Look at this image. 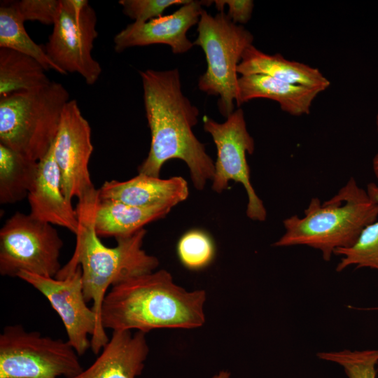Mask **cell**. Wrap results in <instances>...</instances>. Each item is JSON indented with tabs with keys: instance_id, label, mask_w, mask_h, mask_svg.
<instances>
[{
	"instance_id": "cell-1",
	"label": "cell",
	"mask_w": 378,
	"mask_h": 378,
	"mask_svg": "<svg viewBox=\"0 0 378 378\" xmlns=\"http://www.w3.org/2000/svg\"><path fill=\"white\" fill-rule=\"evenodd\" d=\"M139 74L151 143L139 174L160 177L166 162L179 159L189 168L195 188L203 190L214 178V162L193 133L199 110L183 94L178 70L146 69Z\"/></svg>"
},
{
	"instance_id": "cell-2",
	"label": "cell",
	"mask_w": 378,
	"mask_h": 378,
	"mask_svg": "<svg viewBox=\"0 0 378 378\" xmlns=\"http://www.w3.org/2000/svg\"><path fill=\"white\" fill-rule=\"evenodd\" d=\"M204 290L188 291L165 270L153 271L113 286L101 310L103 328L112 331L192 329L205 322Z\"/></svg>"
},
{
	"instance_id": "cell-3",
	"label": "cell",
	"mask_w": 378,
	"mask_h": 378,
	"mask_svg": "<svg viewBox=\"0 0 378 378\" xmlns=\"http://www.w3.org/2000/svg\"><path fill=\"white\" fill-rule=\"evenodd\" d=\"M378 219V202L351 177L330 199H311L304 216L283 221L285 232L274 246H307L330 261L335 250L352 246L361 231Z\"/></svg>"
},
{
	"instance_id": "cell-4",
	"label": "cell",
	"mask_w": 378,
	"mask_h": 378,
	"mask_svg": "<svg viewBox=\"0 0 378 378\" xmlns=\"http://www.w3.org/2000/svg\"><path fill=\"white\" fill-rule=\"evenodd\" d=\"M94 215L78 217L75 250L55 278L64 279L80 266L85 298L87 302H92V308L101 322L102 305L109 288L155 271L159 260L142 248L144 228L115 239L114 247L105 246L95 232Z\"/></svg>"
},
{
	"instance_id": "cell-5",
	"label": "cell",
	"mask_w": 378,
	"mask_h": 378,
	"mask_svg": "<svg viewBox=\"0 0 378 378\" xmlns=\"http://www.w3.org/2000/svg\"><path fill=\"white\" fill-rule=\"evenodd\" d=\"M69 94L60 83L0 97V144L38 162L52 147Z\"/></svg>"
},
{
	"instance_id": "cell-6",
	"label": "cell",
	"mask_w": 378,
	"mask_h": 378,
	"mask_svg": "<svg viewBox=\"0 0 378 378\" xmlns=\"http://www.w3.org/2000/svg\"><path fill=\"white\" fill-rule=\"evenodd\" d=\"M198 36L193 42L203 50L207 64L198 81L200 90L219 96L220 113L226 118L234 111L237 94V66L245 50L253 45V36L234 23L224 12L215 16L202 10L197 24Z\"/></svg>"
},
{
	"instance_id": "cell-7",
	"label": "cell",
	"mask_w": 378,
	"mask_h": 378,
	"mask_svg": "<svg viewBox=\"0 0 378 378\" xmlns=\"http://www.w3.org/2000/svg\"><path fill=\"white\" fill-rule=\"evenodd\" d=\"M78 356L67 340L9 325L0 335V378H72L84 370Z\"/></svg>"
},
{
	"instance_id": "cell-8",
	"label": "cell",
	"mask_w": 378,
	"mask_h": 378,
	"mask_svg": "<svg viewBox=\"0 0 378 378\" xmlns=\"http://www.w3.org/2000/svg\"><path fill=\"white\" fill-rule=\"evenodd\" d=\"M63 241L53 225L15 212L0 230V274L27 272L55 277L61 268Z\"/></svg>"
},
{
	"instance_id": "cell-9",
	"label": "cell",
	"mask_w": 378,
	"mask_h": 378,
	"mask_svg": "<svg viewBox=\"0 0 378 378\" xmlns=\"http://www.w3.org/2000/svg\"><path fill=\"white\" fill-rule=\"evenodd\" d=\"M52 149L65 197L71 202L77 197V214L94 212L99 193L88 168L94 149L91 127L76 99H70L63 110Z\"/></svg>"
},
{
	"instance_id": "cell-10",
	"label": "cell",
	"mask_w": 378,
	"mask_h": 378,
	"mask_svg": "<svg viewBox=\"0 0 378 378\" xmlns=\"http://www.w3.org/2000/svg\"><path fill=\"white\" fill-rule=\"evenodd\" d=\"M18 277L48 300L63 323L67 341L79 356L90 348L94 354L101 352L109 338L92 308L87 305L80 266L62 279L27 272H20Z\"/></svg>"
},
{
	"instance_id": "cell-11",
	"label": "cell",
	"mask_w": 378,
	"mask_h": 378,
	"mask_svg": "<svg viewBox=\"0 0 378 378\" xmlns=\"http://www.w3.org/2000/svg\"><path fill=\"white\" fill-rule=\"evenodd\" d=\"M97 15L87 0H60L58 15L44 49L66 74L77 73L88 85L99 79L102 67L92 51L98 36Z\"/></svg>"
},
{
	"instance_id": "cell-12",
	"label": "cell",
	"mask_w": 378,
	"mask_h": 378,
	"mask_svg": "<svg viewBox=\"0 0 378 378\" xmlns=\"http://www.w3.org/2000/svg\"><path fill=\"white\" fill-rule=\"evenodd\" d=\"M203 124L204 131L211 134L217 150L211 181L213 190L221 193L228 188L230 181L241 183L248 196L246 216L253 220H265L266 209L250 180L246 154L253 153L255 143L247 130L243 110L234 111L223 123L205 115Z\"/></svg>"
},
{
	"instance_id": "cell-13",
	"label": "cell",
	"mask_w": 378,
	"mask_h": 378,
	"mask_svg": "<svg viewBox=\"0 0 378 378\" xmlns=\"http://www.w3.org/2000/svg\"><path fill=\"white\" fill-rule=\"evenodd\" d=\"M213 1H192L183 5L175 12L154 18L145 23L132 22L119 31L113 38L114 50H125L152 44H165L174 54L188 52L194 46L187 38V31L198 24L204 10Z\"/></svg>"
},
{
	"instance_id": "cell-14",
	"label": "cell",
	"mask_w": 378,
	"mask_h": 378,
	"mask_svg": "<svg viewBox=\"0 0 378 378\" xmlns=\"http://www.w3.org/2000/svg\"><path fill=\"white\" fill-rule=\"evenodd\" d=\"M27 198L30 207L29 214L31 217L77 234L79 227L77 212L63 192L52 146L46 155L38 162L36 178Z\"/></svg>"
},
{
	"instance_id": "cell-15",
	"label": "cell",
	"mask_w": 378,
	"mask_h": 378,
	"mask_svg": "<svg viewBox=\"0 0 378 378\" xmlns=\"http://www.w3.org/2000/svg\"><path fill=\"white\" fill-rule=\"evenodd\" d=\"M99 199L113 200L140 207L172 209L189 195L188 183L181 176L167 179L139 174L124 181H105L99 189Z\"/></svg>"
},
{
	"instance_id": "cell-16",
	"label": "cell",
	"mask_w": 378,
	"mask_h": 378,
	"mask_svg": "<svg viewBox=\"0 0 378 378\" xmlns=\"http://www.w3.org/2000/svg\"><path fill=\"white\" fill-rule=\"evenodd\" d=\"M148 353L146 333L113 331L93 363L72 378H135L142 373Z\"/></svg>"
},
{
	"instance_id": "cell-17",
	"label": "cell",
	"mask_w": 378,
	"mask_h": 378,
	"mask_svg": "<svg viewBox=\"0 0 378 378\" xmlns=\"http://www.w3.org/2000/svg\"><path fill=\"white\" fill-rule=\"evenodd\" d=\"M321 93L318 90L293 84L261 74L241 76L238 78L237 106L258 98L274 100L282 111L291 115L309 114L312 104Z\"/></svg>"
},
{
	"instance_id": "cell-18",
	"label": "cell",
	"mask_w": 378,
	"mask_h": 378,
	"mask_svg": "<svg viewBox=\"0 0 378 378\" xmlns=\"http://www.w3.org/2000/svg\"><path fill=\"white\" fill-rule=\"evenodd\" d=\"M241 76L261 74L293 84L303 85L319 90H326L330 80L316 68L304 63L291 61L281 54H266L253 45L244 52L237 66Z\"/></svg>"
},
{
	"instance_id": "cell-19",
	"label": "cell",
	"mask_w": 378,
	"mask_h": 378,
	"mask_svg": "<svg viewBox=\"0 0 378 378\" xmlns=\"http://www.w3.org/2000/svg\"><path fill=\"white\" fill-rule=\"evenodd\" d=\"M171 209L169 206L140 207L99 199L94 215V230L99 237H129L146 225L164 218Z\"/></svg>"
},
{
	"instance_id": "cell-20",
	"label": "cell",
	"mask_w": 378,
	"mask_h": 378,
	"mask_svg": "<svg viewBox=\"0 0 378 378\" xmlns=\"http://www.w3.org/2000/svg\"><path fill=\"white\" fill-rule=\"evenodd\" d=\"M45 68L35 59L0 48V97L41 88L50 83Z\"/></svg>"
},
{
	"instance_id": "cell-21",
	"label": "cell",
	"mask_w": 378,
	"mask_h": 378,
	"mask_svg": "<svg viewBox=\"0 0 378 378\" xmlns=\"http://www.w3.org/2000/svg\"><path fill=\"white\" fill-rule=\"evenodd\" d=\"M38 169L29 160L0 144V203L13 204L28 196Z\"/></svg>"
},
{
	"instance_id": "cell-22",
	"label": "cell",
	"mask_w": 378,
	"mask_h": 378,
	"mask_svg": "<svg viewBox=\"0 0 378 378\" xmlns=\"http://www.w3.org/2000/svg\"><path fill=\"white\" fill-rule=\"evenodd\" d=\"M24 20L13 1L0 7V48L11 49L38 61L46 71L53 70L66 75L50 59L44 48L34 42L27 32Z\"/></svg>"
},
{
	"instance_id": "cell-23",
	"label": "cell",
	"mask_w": 378,
	"mask_h": 378,
	"mask_svg": "<svg viewBox=\"0 0 378 378\" xmlns=\"http://www.w3.org/2000/svg\"><path fill=\"white\" fill-rule=\"evenodd\" d=\"M366 190L378 202V184L368 183ZM334 255L342 256L336 267L338 272L351 265L378 271V219L364 227L352 246L337 249Z\"/></svg>"
},
{
	"instance_id": "cell-24",
	"label": "cell",
	"mask_w": 378,
	"mask_h": 378,
	"mask_svg": "<svg viewBox=\"0 0 378 378\" xmlns=\"http://www.w3.org/2000/svg\"><path fill=\"white\" fill-rule=\"evenodd\" d=\"M215 246L211 237L200 230L183 234L176 246L181 264L187 269L199 270L207 267L215 256Z\"/></svg>"
},
{
	"instance_id": "cell-25",
	"label": "cell",
	"mask_w": 378,
	"mask_h": 378,
	"mask_svg": "<svg viewBox=\"0 0 378 378\" xmlns=\"http://www.w3.org/2000/svg\"><path fill=\"white\" fill-rule=\"evenodd\" d=\"M319 359L337 363L348 378H376L378 349L318 352Z\"/></svg>"
},
{
	"instance_id": "cell-26",
	"label": "cell",
	"mask_w": 378,
	"mask_h": 378,
	"mask_svg": "<svg viewBox=\"0 0 378 378\" xmlns=\"http://www.w3.org/2000/svg\"><path fill=\"white\" fill-rule=\"evenodd\" d=\"M190 0H120L125 15L134 22L145 23L162 16L165 9L173 5H184Z\"/></svg>"
},
{
	"instance_id": "cell-27",
	"label": "cell",
	"mask_w": 378,
	"mask_h": 378,
	"mask_svg": "<svg viewBox=\"0 0 378 378\" xmlns=\"http://www.w3.org/2000/svg\"><path fill=\"white\" fill-rule=\"evenodd\" d=\"M26 21H38L53 25L58 15L60 0H21L13 1Z\"/></svg>"
},
{
	"instance_id": "cell-28",
	"label": "cell",
	"mask_w": 378,
	"mask_h": 378,
	"mask_svg": "<svg viewBox=\"0 0 378 378\" xmlns=\"http://www.w3.org/2000/svg\"><path fill=\"white\" fill-rule=\"evenodd\" d=\"M213 1L220 12L224 11V7L227 5L228 6L227 15L235 24H244L251 19L254 6V3L251 0H216Z\"/></svg>"
},
{
	"instance_id": "cell-29",
	"label": "cell",
	"mask_w": 378,
	"mask_h": 378,
	"mask_svg": "<svg viewBox=\"0 0 378 378\" xmlns=\"http://www.w3.org/2000/svg\"><path fill=\"white\" fill-rule=\"evenodd\" d=\"M372 168L374 174L378 181V153L374 156L372 161Z\"/></svg>"
},
{
	"instance_id": "cell-30",
	"label": "cell",
	"mask_w": 378,
	"mask_h": 378,
	"mask_svg": "<svg viewBox=\"0 0 378 378\" xmlns=\"http://www.w3.org/2000/svg\"><path fill=\"white\" fill-rule=\"evenodd\" d=\"M230 373L226 371H220L218 374L214 375L212 378H229Z\"/></svg>"
},
{
	"instance_id": "cell-31",
	"label": "cell",
	"mask_w": 378,
	"mask_h": 378,
	"mask_svg": "<svg viewBox=\"0 0 378 378\" xmlns=\"http://www.w3.org/2000/svg\"><path fill=\"white\" fill-rule=\"evenodd\" d=\"M376 126H377V130L378 132V112L376 117Z\"/></svg>"
},
{
	"instance_id": "cell-32",
	"label": "cell",
	"mask_w": 378,
	"mask_h": 378,
	"mask_svg": "<svg viewBox=\"0 0 378 378\" xmlns=\"http://www.w3.org/2000/svg\"><path fill=\"white\" fill-rule=\"evenodd\" d=\"M376 309V310H378V307H375V308H370V309Z\"/></svg>"
}]
</instances>
